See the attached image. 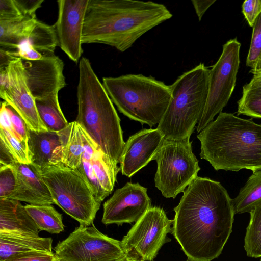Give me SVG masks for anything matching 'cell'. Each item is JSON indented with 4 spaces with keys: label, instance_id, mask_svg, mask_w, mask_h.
I'll use <instances>...</instances> for the list:
<instances>
[{
    "label": "cell",
    "instance_id": "cell-39",
    "mask_svg": "<svg viewBox=\"0 0 261 261\" xmlns=\"http://www.w3.org/2000/svg\"><path fill=\"white\" fill-rule=\"evenodd\" d=\"M16 162L12 154L0 141V166H11Z\"/></svg>",
    "mask_w": 261,
    "mask_h": 261
},
{
    "label": "cell",
    "instance_id": "cell-35",
    "mask_svg": "<svg viewBox=\"0 0 261 261\" xmlns=\"http://www.w3.org/2000/svg\"><path fill=\"white\" fill-rule=\"evenodd\" d=\"M53 252L31 251L13 255L3 261H56Z\"/></svg>",
    "mask_w": 261,
    "mask_h": 261
},
{
    "label": "cell",
    "instance_id": "cell-9",
    "mask_svg": "<svg viewBox=\"0 0 261 261\" xmlns=\"http://www.w3.org/2000/svg\"><path fill=\"white\" fill-rule=\"evenodd\" d=\"M241 43L237 38L223 45L221 55L210 69L208 93L202 114L197 123L200 133L228 103L236 86L240 58Z\"/></svg>",
    "mask_w": 261,
    "mask_h": 261
},
{
    "label": "cell",
    "instance_id": "cell-44",
    "mask_svg": "<svg viewBox=\"0 0 261 261\" xmlns=\"http://www.w3.org/2000/svg\"><path fill=\"white\" fill-rule=\"evenodd\" d=\"M56 261H59V260H58L57 259H57H56Z\"/></svg>",
    "mask_w": 261,
    "mask_h": 261
},
{
    "label": "cell",
    "instance_id": "cell-19",
    "mask_svg": "<svg viewBox=\"0 0 261 261\" xmlns=\"http://www.w3.org/2000/svg\"><path fill=\"white\" fill-rule=\"evenodd\" d=\"M28 144L32 163L39 170L61 162L63 141L60 132L29 129Z\"/></svg>",
    "mask_w": 261,
    "mask_h": 261
},
{
    "label": "cell",
    "instance_id": "cell-6",
    "mask_svg": "<svg viewBox=\"0 0 261 261\" xmlns=\"http://www.w3.org/2000/svg\"><path fill=\"white\" fill-rule=\"evenodd\" d=\"M209 75L208 68L200 63L170 85L171 98L157 127L165 139L190 138L207 101Z\"/></svg>",
    "mask_w": 261,
    "mask_h": 261
},
{
    "label": "cell",
    "instance_id": "cell-41",
    "mask_svg": "<svg viewBox=\"0 0 261 261\" xmlns=\"http://www.w3.org/2000/svg\"><path fill=\"white\" fill-rule=\"evenodd\" d=\"M15 58L10 55L8 50L0 48V69L6 68Z\"/></svg>",
    "mask_w": 261,
    "mask_h": 261
},
{
    "label": "cell",
    "instance_id": "cell-29",
    "mask_svg": "<svg viewBox=\"0 0 261 261\" xmlns=\"http://www.w3.org/2000/svg\"><path fill=\"white\" fill-rule=\"evenodd\" d=\"M250 219L244 238V249L247 255L261 257V204L250 213Z\"/></svg>",
    "mask_w": 261,
    "mask_h": 261
},
{
    "label": "cell",
    "instance_id": "cell-30",
    "mask_svg": "<svg viewBox=\"0 0 261 261\" xmlns=\"http://www.w3.org/2000/svg\"><path fill=\"white\" fill-rule=\"evenodd\" d=\"M0 141L5 144L17 162L22 164L32 163V155L27 141L19 140L9 131L1 128Z\"/></svg>",
    "mask_w": 261,
    "mask_h": 261
},
{
    "label": "cell",
    "instance_id": "cell-18",
    "mask_svg": "<svg viewBox=\"0 0 261 261\" xmlns=\"http://www.w3.org/2000/svg\"><path fill=\"white\" fill-rule=\"evenodd\" d=\"M10 167L15 172L16 185L9 199L33 205L55 204L50 192L38 168L32 163L18 162Z\"/></svg>",
    "mask_w": 261,
    "mask_h": 261
},
{
    "label": "cell",
    "instance_id": "cell-11",
    "mask_svg": "<svg viewBox=\"0 0 261 261\" xmlns=\"http://www.w3.org/2000/svg\"><path fill=\"white\" fill-rule=\"evenodd\" d=\"M173 220L164 210L151 206L132 226L121 241L126 255L138 261H152L163 245L170 241Z\"/></svg>",
    "mask_w": 261,
    "mask_h": 261
},
{
    "label": "cell",
    "instance_id": "cell-40",
    "mask_svg": "<svg viewBox=\"0 0 261 261\" xmlns=\"http://www.w3.org/2000/svg\"><path fill=\"white\" fill-rule=\"evenodd\" d=\"M215 2L216 0H192L191 1L199 21L201 20L207 10Z\"/></svg>",
    "mask_w": 261,
    "mask_h": 261
},
{
    "label": "cell",
    "instance_id": "cell-25",
    "mask_svg": "<svg viewBox=\"0 0 261 261\" xmlns=\"http://www.w3.org/2000/svg\"><path fill=\"white\" fill-rule=\"evenodd\" d=\"M24 207L40 231L53 234L64 231L62 216L51 205L27 204Z\"/></svg>",
    "mask_w": 261,
    "mask_h": 261
},
{
    "label": "cell",
    "instance_id": "cell-10",
    "mask_svg": "<svg viewBox=\"0 0 261 261\" xmlns=\"http://www.w3.org/2000/svg\"><path fill=\"white\" fill-rule=\"evenodd\" d=\"M59 261H120L126 257L121 241L92 226L81 225L54 248Z\"/></svg>",
    "mask_w": 261,
    "mask_h": 261
},
{
    "label": "cell",
    "instance_id": "cell-5",
    "mask_svg": "<svg viewBox=\"0 0 261 261\" xmlns=\"http://www.w3.org/2000/svg\"><path fill=\"white\" fill-rule=\"evenodd\" d=\"M102 85L120 112L150 127L159 124L172 96L170 86L141 74L103 77Z\"/></svg>",
    "mask_w": 261,
    "mask_h": 261
},
{
    "label": "cell",
    "instance_id": "cell-16",
    "mask_svg": "<svg viewBox=\"0 0 261 261\" xmlns=\"http://www.w3.org/2000/svg\"><path fill=\"white\" fill-rule=\"evenodd\" d=\"M28 84L35 100L58 95L66 83L64 62L54 55L36 60H22Z\"/></svg>",
    "mask_w": 261,
    "mask_h": 261
},
{
    "label": "cell",
    "instance_id": "cell-33",
    "mask_svg": "<svg viewBox=\"0 0 261 261\" xmlns=\"http://www.w3.org/2000/svg\"><path fill=\"white\" fill-rule=\"evenodd\" d=\"M7 108L11 122L12 130L10 132L19 140L28 142L29 128L25 121L17 112L7 103Z\"/></svg>",
    "mask_w": 261,
    "mask_h": 261
},
{
    "label": "cell",
    "instance_id": "cell-37",
    "mask_svg": "<svg viewBox=\"0 0 261 261\" xmlns=\"http://www.w3.org/2000/svg\"><path fill=\"white\" fill-rule=\"evenodd\" d=\"M242 13L250 27H253L261 13V0L245 1L242 6Z\"/></svg>",
    "mask_w": 261,
    "mask_h": 261
},
{
    "label": "cell",
    "instance_id": "cell-7",
    "mask_svg": "<svg viewBox=\"0 0 261 261\" xmlns=\"http://www.w3.org/2000/svg\"><path fill=\"white\" fill-rule=\"evenodd\" d=\"M39 170L55 204L81 225L93 224L101 203L80 172L61 162Z\"/></svg>",
    "mask_w": 261,
    "mask_h": 261
},
{
    "label": "cell",
    "instance_id": "cell-38",
    "mask_svg": "<svg viewBox=\"0 0 261 261\" xmlns=\"http://www.w3.org/2000/svg\"><path fill=\"white\" fill-rule=\"evenodd\" d=\"M24 16H35L37 10L41 7L43 0H14Z\"/></svg>",
    "mask_w": 261,
    "mask_h": 261
},
{
    "label": "cell",
    "instance_id": "cell-8",
    "mask_svg": "<svg viewBox=\"0 0 261 261\" xmlns=\"http://www.w3.org/2000/svg\"><path fill=\"white\" fill-rule=\"evenodd\" d=\"M190 139L164 138L152 159L157 163L155 186L166 198H175L198 177L200 168Z\"/></svg>",
    "mask_w": 261,
    "mask_h": 261
},
{
    "label": "cell",
    "instance_id": "cell-26",
    "mask_svg": "<svg viewBox=\"0 0 261 261\" xmlns=\"http://www.w3.org/2000/svg\"><path fill=\"white\" fill-rule=\"evenodd\" d=\"M35 100L39 116L48 130L57 132L67 126L69 123L59 105L58 95Z\"/></svg>",
    "mask_w": 261,
    "mask_h": 261
},
{
    "label": "cell",
    "instance_id": "cell-21",
    "mask_svg": "<svg viewBox=\"0 0 261 261\" xmlns=\"http://www.w3.org/2000/svg\"><path fill=\"white\" fill-rule=\"evenodd\" d=\"M53 240L36 236L0 233V261L31 251L53 252Z\"/></svg>",
    "mask_w": 261,
    "mask_h": 261
},
{
    "label": "cell",
    "instance_id": "cell-17",
    "mask_svg": "<svg viewBox=\"0 0 261 261\" xmlns=\"http://www.w3.org/2000/svg\"><path fill=\"white\" fill-rule=\"evenodd\" d=\"M164 136L156 128L142 129L130 136L125 143L120 161L122 175L131 177L145 167L161 146Z\"/></svg>",
    "mask_w": 261,
    "mask_h": 261
},
{
    "label": "cell",
    "instance_id": "cell-34",
    "mask_svg": "<svg viewBox=\"0 0 261 261\" xmlns=\"http://www.w3.org/2000/svg\"><path fill=\"white\" fill-rule=\"evenodd\" d=\"M24 17L14 0H0V21L15 20Z\"/></svg>",
    "mask_w": 261,
    "mask_h": 261
},
{
    "label": "cell",
    "instance_id": "cell-12",
    "mask_svg": "<svg viewBox=\"0 0 261 261\" xmlns=\"http://www.w3.org/2000/svg\"><path fill=\"white\" fill-rule=\"evenodd\" d=\"M80 128L84 152L76 170L95 199L101 203L113 191L120 168L113 163L81 126Z\"/></svg>",
    "mask_w": 261,
    "mask_h": 261
},
{
    "label": "cell",
    "instance_id": "cell-1",
    "mask_svg": "<svg viewBox=\"0 0 261 261\" xmlns=\"http://www.w3.org/2000/svg\"><path fill=\"white\" fill-rule=\"evenodd\" d=\"M183 193L174 208L171 233L188 261H212L221 254L232 232V199L220 182L199 176Z\"/></svg>",
    "mask_w": 261,
    "mask_h": 261
},
{
    "label": "cell",
    "instance_id": "cell-27",
    "mask_svg": "<svg viewBox=\"0 0 261 261\" xmlns=\"http://www.w3.org/2000/svg\"><path fill=\"white\" fill-rule=\"evenodd\" d=\"M28 40L42 56L54 55L56 47L59 45L55 25H48L38 20Z\"/></svg>",
    "mask_w": 261,
    "mask_h": 261
},
{
    "label": "cell",
    "instance_id": "cell-32",
    "mask_svg": "<svg viewBox=\"0 0 261 261\" xmlns=\"http://www.w3.org/2000/svg\"><path fill=\"white\" fill-rule=\"evenodd\" d=\"M16 178L10 166H0V199H9L15 191Z\"/></svg>",
    "mask_w": 261,
    "mask_h": 261
},
{
    "label": "cell",
    "instance_id": "cell-22",
    "mask_svg": "<svg viewBox=\"0 0 261 261\" xmlns=\"http://www.w3.org/2000/svg\"><path fill=\"white\" fill-rule=\"evenodd\" d=\"M38 19L26 16L15 20L0 21V48L15 51L23 41L29 39Z\"/></svg>",
    "mask_w": 261,
    "mask_h": 261
},
{
    "label": "cell",
    "instance_id": "cell-23",
    "mask_svg": "<svg viewBox=\"0 0 261 261\" xmlns=\"http://www.w3.org/2000/svg\"><path fill=\"white\" fill-rule=\"evenodd\" d=\"M60 132L63 141L61 163L76 169L81 164L84 152L80 126L74 121L69 123L65 128Z\"/></svg>",
    "mask_w": 261,
    "mask_h": 261
},
{
    "label": "cell",
    "instance_id": "cell-14",
    "mask_svg": "<svg viewBox=\"0 0 261 261\" xmlns=\"http://www.w3.org/2000/svg\"><path fill=\"white\" fill-rule=\"evenodd\" d=\"M147 190L138 182H127L117 189L103 203L102 223L120 225L138 221L151 206Z\"/></svg>",
    "mask_w": 261,
    "mask_h": 261
},
{
    "label": "cell",
    "instance_id": "cell-3",
    "mask_svg": "<svg viewBox=\"0 0 261 261\" xmlns=\"http://www.w3.org/2000/svg\"><path fill=\"white\" fill-rule=\"evenodd\" d=\"M200 156L216 171L261 170V124L221 112L197 136Z\"/></svg>",
    "mask_w": 261,
    "mask_h": 261
},
{
    "label": "cell",
    "instance_id": "cell-42",
    "mask_svg": "<svg viewBox=\"0 0 261 261\" xmlns=\"http://www.w3.org/2000/svg\"><path fill=\"white\" fill-rule=\"evenodd\" d=\"M250 73L253 75V78L261 83V69L257 70L251 69Z\"/></svg>",
    "mask_w": 261,
    "mask_h": 261
},
{
    "label": "cell",
    "instance_id": "cell-20",
    "mask_svg": "<svg viewBox=\"0 0 261 261\" xmlns=\"http://www.w3.org/2000/svg\"><path fill=\"white\" fill-rule=\"evenodd\" d=\"M39 231L20 201L0 199V233L39 236Z\"/></svg>",
    "mask_w": 261,
    "mask_h": 261
},
{
    "label": "cell",
    "instance_id": "cell-43",
    "mask_svg": "<svg viewBox=\"0 0 261 261\" xmlns=\"http://www.w3.org/2000/svg\"><path fill=\"white\" fill-rule=\"evenodd\" d=\"M120 261H138V260H136L133 259L129 257L126 256L125 258H124V259H122Z\"/></svg>",
    "mask_w": 261,
    "mask_h": 261
},
{
    "label": "cell",
    "instance_id": "cell-2",
    "mask_svg": "<svg viewBox=\"0 0 261 261\" xmlns=\"http://www.w3.org/2000/svg\"><path fill=\"white\" fill-rule=\"evenodd\" d=\"M172 14L163 4L134 0H89L82 34L83 43L109 45L121 52Z\"/></svg>",
    "mask_w": 261,
    "mask_h": 261
},
{
    "label": "cell",
    "instance_id": "cell-13",
    "mask_svg": "<svg viewBox=\"0 0 261 261\" xmlns=\"http://www.w3.org/2000/svg\"><path fill=\"white\" fill-rule=\"evenodd\" d=\"M6 68L7 83L4 88L0 89L1 98L17 112L29 129L47 131L39 116L35 99L29 88L22 60L15 58Z\"/></svg>",
    "mask_w": 261,
    "mask_h": 261
},
{
    "label": "cell",
    "instance_id": "cell-28",
    "mask_svg": "<svg viewBox=\"0 0 261 261\" xmlns=\"http://www.w3.org/2000/svg\"><path fill=\"white\" fill-rule=\"evenodd\" d=\"M237 114L261 118V83L253 77L243 87L242 96L238 101Z\"/></svg>",
    "mask_w": 261,
    "mask_h": 261
},
{
    "label": "cell",
    "instance_id": "cell-24",
    "mask_svg": "<svg viewBox=\"0 0 261 261\" xmlns=\"http://www.w3.org/2000/svg\"><path fill=\"white\" fill-rule=\"evenodd\" d=\"M232 203L235 214L250 213L261 204V170L253 172Z\"/></svg>",
    "mask_w": 261,
    "mask_h": 261
},
{
    "label": "cell",
    "instance_id": "cell-4",
    "mask_svg": "<svg viewBox=\"0 0 261 261\" xmlns=\"http://www.w3.org/2000/svg\"><path fill=\"white\" fill-rule=\"evenodd\" d=\"M79 69L78 111L75 121L118 166L125 143L120 119L87 58L80 59Z\"/></svg>",
    "mask_w": 261,
    "mask_h": 261
},
{
    "label": "cell",
    "instance_id": "cell-31",
    "mask_svg": "<svg viewBox=\"0 0 261 261\" xmlns=\"http://www.w3.org/2000/svg\"><path fill=\"white\" fill-rule=\"evenodd\" d=\"M250 46L246 59V65L252 70L261 69V13L253 27Z\"/></svg>",
    "mask_w": 261,
    "mask_h": 261
},
{
    "label": "cell",
    "instance_id": "cell-15",
    "mask_svg": "<svg viewBox=\"0 0 261 261\" xmlns=\"http://www.w3.org/2000/svg\"><path fill=\"white\" fill-rule=\"evenodd\" d=\"M88 2L89 0L57 1L58 16L55 25L59 46L75 63L83 53L82 38Z\"/></svg>",
    "mask_w": 261,
    "mask_h": 261
},
{
    "label": "cell",
    "instance_id": "cell-36",
    "mask_svg": "<svg viewBox=\"0 0 261 261\" xmlns=\"http://www.w3.org/2000/svg\"><path fill=\"white\" fill-rule=\"evenodd\" d=\"M8 51L14 57L24 60H36L43 57L40 53L34 48L28 39L22 42L16 50Z\"/></svg>",
    "mask_w": 261,
    "mask_h": 261
}]
</instances>
